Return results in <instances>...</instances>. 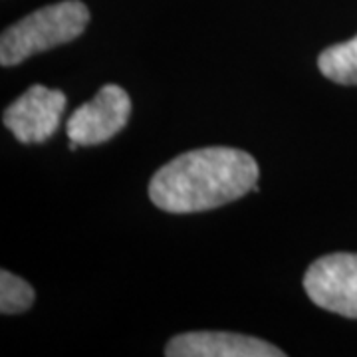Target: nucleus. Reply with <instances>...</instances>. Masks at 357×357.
Here are the masks:
<instances>
[{
  "label": "nucleus",
  "mask_w": 357,
  "mask_h": 357,
  "mask_svg": "<svg viewBox=\"0 0 357 357\" xmlns=\"http://www.w3.org/2000/svg\"><path fill=\"white\" fill-rule=\"evenodd\" d=\"M88 24V6L79 0H64L44 6L2 32L0 64L16 66L34 54L68 44L76 40Z\"/></svg>",
  "instance_id": "f03ea898"
},
{
  "label": "nucleus",
  "mask_w": 357,
  "mask_h": 357,
  "mask_svg": "<svg viewBox=\"0 0 357 357\" xmlns=\"http://www.w3.org/2000/svg\"><path fill=\"white\" fill-rule=\"evenodd\" d=\"M64 109V91L32 86L6 107L4 126L20 143H42L56 133Z\"/></svg>",
  "instance_id": "39448f33"
},
{
  "label": "nucleus",
  "mask_w": 357,
  "mask_h": 357,
  "mask_svg": "<svg viewBox=\"0 0 357 357\" xmlns=\"http://www.w3.org/2000/svg\"><path fill=\"white\" fill-rule=\"evenodd\" d=\"M169 357H284L276 345L258 337L229 332H189L173 337L165 347Z\"/></svg>",
  "instance_id": "423d86ee"
},
{
  "label": "nucleus",
  "mask_w": 357,
  "mask_h": 357,
  "mask_svg": "<svg viewBox=\"0 0 357 357\" xmlns=\"http://www.w3.org/2000/svg\"><path fill=\"white\" fill-rule=\"evenodd\" d=\"M304 288L316 306L345 318H357V255L335 252L307 268Z\"/></svg>",
  "instance_id": "7ed1b4c3"
},
{
  "label": "nucleus",
  "mask_w": 357,
  "mask_h": 357,
  "mask_svg": "<svg viewBox=\"0 0 357 357\" xmlns=\"http://www.w3.org/2000/svg\"><path fill=\"white\" fill-rule=\"evenodd\" d=\"M319 72L328 79L344 86L357 84V36L330 46L319 54Z\"/></svg>",
  "instance_id": "0eeeda50"
},
{
  "label": "nucleus",
  "mask_w": 357,
  "mask_h": 357,
  "mask_svg": "<svg viewBox=\"0 0 357 357\" xmlns=\"http://www.w3.org/2000/svg\"><path fill=\"white\" fill-rule=\"evenodd\" d=\"M131 115L128 91L115 84L103 86L93 100L79 105L68 119V137L77 145H98L115 137Z\"/></svg>",
  "instance_id": "20e7f679"
},
{
  "label": "nucleus",
  "mask_w": 357,
  "mask_h": 357,
  "mask_svg": "<svg viewBox=\"0 0 357 357\" xmlns=\"http://www.w3.org/2000/svg\"><path fill=\"white\" fill-rule=\"evenodd\" d=\"M34 304V290L22 278L14 276L13 272H0V312L4 316L22 314Z\"/></svg>",
  "instance_id": "6e6552de"
},
{
  "label": "nucleus",
  "mask_w": 357,
  "mask_h": 357,
  "mask_svg": "<svg viewBox=\"0 0 357 357\" xmlns=\"http://www.w3.org/2000/svg\"><path fill=\"white\" fill-rule=\"evenodd\" d=\"M258 177L252 155L232 147H204L161 167L149 183V199L167 213H201L258 191Z\"/></svg>",
  "instance_id": "f257e3e1"
}]
</instances>
